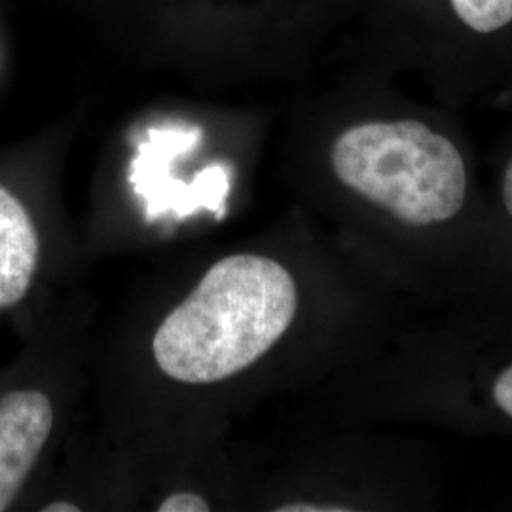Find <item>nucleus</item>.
I'll return each mask as SVG.
<instances>
[{
	"label": "nucleus",
	"instance_id": "nucleus-1",
	"mask_svg": "<svg viewBox=\"0 0 512 512\" xmlns=\"http://www.w3.org/2000/svg\"><path fill=\"white\" fill-rule=\"evenodd\" d=\"M327 171L355 205L387 293L435 310L476 293L486 186L456 110L385 86L330 137Z\"/></svg>",
	"mask_w": 512,
	"mask_h": 512
},
{
	"label": "nucleus",
	"instance_id": "nucleus-2",
	"mask_svg": "<svg viewBox=\"0 0 512 512\" xmlns=\"http://www.w3.org/2000/svg\"><path fill=\"white\" fill-rule=\"evenodd\" d=\"M406 327L391 401L403 421L512 437V289L435 308Z\"/></svg>",
	"mask_w": 512,
	"mask_h": 512
},
{
	"label": "nucleus",
	"instance_id": "nucleus-3",
	"mask_svg": "<svg viewBox=\"0 0 512 512\" xmlns=\"http://www.w3.org/2000/svg\"><path fill=\"white\" fill-rule=\"evenodd\" d=\"M302 289L274 256H226L156 330L152 353L167 378L215 384L264 359L296 327Z\"/></svg>",
	"mask_w": 512,
	"mask_h": 512
},
{
	"label": "nucleus",
	"instance_id": "nucleus-4",
	"mask_svg": "<svg viewBox=\"0 0 512 512\" xmlns=\"http://www.w3.org/2000/svg\"><path fill=\"white\" fill-rule=\"evenodd\" d=\"M384 71L448 109L511 103L512 0H376Z\"/></svg>",
	"mask_w": 512,
	"mask_h": 512
},
{
	"label": "nucleus",
	"instance_id": "nucleus-5",
	"mask_svg": "<svg viewBox=\"0 0 512 512\" xmlns=\"http://www.w3.org/2000/svg\"><path fill=\"white\" fill-rule=\"evenodd\" d=\"M200 137L202 131L198 128L150 129L147 141L139 145L131 162L129 183L135 194L147 202L148 220L169 211L184 219L200 207L213 211L217 219L224 217L230 179L222 165L203 169L192 184L171 177V162L194 147Z\"/></svg>",
	"mask_w": 512,
	"mask_h": 512
},
{
	"label": "nucleus",
	"instance_id": "nucleus-6",
	"mask_svg": "<svg viewBox=\"0 0 512 512\" xmlns=\"http://www.w3.org/2000/svg\"><path fill=\"white\" fill-rule=\"evenodd\" d=\"M54 427L50 399L19 389L0 399V512L18 497Z\"/></svg>",
	"mask_w": 512,
	"mask_h": 512
},
{
	"label": "nucleus",
	"instance_id": "nucleus-7",
	"mask_svg": "<svg viewBox=\"0 0 512 512\" xmlns=\"http://www.w3.org/2000/svg\"><path fill=\"white\" fill-rule=\"evenodd\" d=\"M501 289H512V124L486 184V226L476 293Z\"/></svg>",
	"mask_w": 512,
	"mask_h": 512
},
{
	"label": "nucleus",
	"instance_id": "nucleus-8",
	"mask_svg": "<svg viewBox=\"0 0 512 512\" xmlns=\"http://www.w3.org/2000/svg\"><path fill=\"white\" fill-rule=\"evenodd\" d=\"M38 266V234L23 203L0 186V310L27 294Z\"/></svg>",
	"mask_w": 512,
	"mask_h": 512
},
{
	"label": "nucleus",
	"instance_id": "nucleus-9",
	"mask_svg": "<svg viewBox=\"0 0 512 512\" xmlns=\"http://www.w3.org/2000/svg\"><path fill=\"white\" fill-rule=\"evenodd\" d=\"M211 509L202 495L194 492H177L165 497L158 505L160 512H207Z\"/></svg>",
	"mask_w": 512,
	"mask_h": 512
},
{
	"label": "nucleus",
	"instance_id": "nucleus-10",
	"mask_svg": "<svg viewBox=\"0 0 512 512\" xmlns=\"http://www.w3.org/2000/svg\"><path fill=\"white\" fill-rule=\"evenodd\" d=\"M44 512H78L80 507H76L73 503H67V501H57V503H50L48 507L42 509Z\"/></svg>",
	"mask_w": 512,
	"mask_h": 512
}]
</instances>
